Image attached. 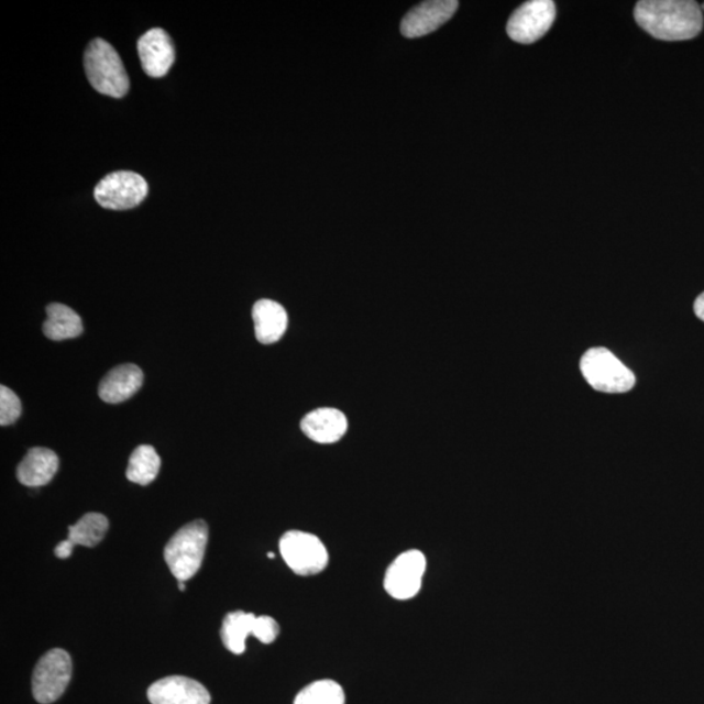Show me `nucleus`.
<instances>
[{
  "instance_id": "1",
  "label": "nucleus",
  "mask_w": 704,
  "mask_h": 704,
  "mask_svg": "<svg viewBox=\"0 0 704 704\" xmlns=\"http://www.w3.org/2000/svg\"><path fill=\"white\" fill-rule=\"evenodd\" d=\"M634 15L642 30L663 41L692 40L703 28V11L693 0H644Z\"/></svg>"
},
{
  "instance_id": "2",
  "label": "nucleus",
  "mask_w": 704,
  "mask_h": 704,
  "mask_svg": "<svg viewBox=\"0 0 704 704\" xmlns=\"http://www.w3.org/2000/svg\"><path fill=\"white\" fill-rule=\"evenodd\" d=\"M84 66L91 87L98 94L114 98H122L129 94V75L121 56L109 42L101 38L91 41L84 55Z\"/></svg>"
},
{
  "instance_id": "3",
  "label": "nucleus",
  "mask_w": 704,
  "mask_h": 704,
  "mask_svg": "<svg viewBox=\"0 0 704 704\" xmlns=\"http://www.w3.org/2000/svg\"><path fill=\"white\" fill-rule=\"evenodd\" d=\"M209 530L204 520L182 527L165 548V561L176 580L186 582L199 572L208 544Z\"/></svg>"
},
{
  "instance_id": "4",
  "label": "nucleus",
  "mask_w": 704,
  "mask_h": 704,
  "mask_svg": "<svg viewBox=\"0 0 704 704\" xmlns=\"http://www.w3.org/2000/svg\"><path fill=\"white\" fill-rule=\"evenodd\" d=\"M581 371L597 392L626 393L636 385V375L607 349H590L581 359Z\"/></svg>"
},
{
  "instance_id": "5",
  "label": "nucleus",
  "mask_w": 704,
  "mask_h": 704,
  "mask_svg": "<svg viewBox=\"0 0 704 704\" xmlns=\"http://www.w3.org/2000/svg\"><path fill=\"white\" fill-rule=\"evenodd\" d=\"M279 552L286 565L300 576L320 574L329 565L328 548L314 534L287 531L279 540Z\"/></svg>"
},
{
  "instance_id": "6",
  "label": "nucleus",
  "mask_w": 704,
  "mask_h": 704,
  "mask_svg": "<svg viewBox=\"0 0 704 704\" xmlns=\"http://www.w3.org/2000/svg\"><path fill=\"white\" fill-rule=\"evenodd\" d=\"M253 636L264 645H271L279 636V625L271 616H255L243 610L231 612L223 619L221 638L223 646L235 654L244 653L246 638Z\"/></svg>"
},
{
  "instance_id": "7",
  "label": "nucleus",
  "mask_w": 704,
  "mask_h": 704,
  "mask_svg": "<svg viewBox=\"0 0 704 704\" xmlns=\"http://www.w3.org/2000/svg\"><path fill=\"white\" fill-rule=\"evenodd\" d=\"M73 675V660L61 649L48 651L35 666L32 679L34 700L41 704L58 701Z\"/></svg>"
},
{
  "instance_id": "8",
  "label": "nucleus",
  "mask_w": 704,
  "mask_h": 704,
  "mask_svg": "<svg viewBox=\"0 0 704 704\" xmlns=\"http://www.w3.org/2000/svg\"><path fill=\"white\" fill-rule=\"evenodd\" d=\"M426 572V554L418 549H410L400 553L387 568L384 588L396 601H411L420 593Z\"/></svg>"
},
{
  "instance_id": "9",
  "label": "nucleus",
  "mask_w": 704,
  "mask_h": 704,
  "mask_svg": "<svg viewBox=\"0 0 704 704\" xmlns=\"http://www.w3.org/2000/svg\"><path fill=\"white\" fill-rule=\"evenodd\" d=\"M147 195V183L133 172L106 175L95 189L98 204L106 209L127 210L140 206Z\"/></svg>"
},
{
  "instance_id": "10",
  "label": "nucleus",
  "mask_w": 704,
  "mask_h": 704,
  "mask_svg": "<svg viewBox=\"0 0 704 704\" xmlns=\"http://www.w3.org/2000/svg\"><path fill=\"white\" fill-rule=\"evenodd\" d=\"M556 4L551 0H531L514 11L508 21L509 37L518 44L530 45L551 30Z\"/></svg>"
},
{
  "instance_id": "11",
  "label": "nucleus",
  "mask_w": 704,
  "mask_h": 704,
  "mask_svg": "<svg viewBox=\"0 0 704 704\" xmlns=\"http://www.w3.org/2000/svg\"><path fill=\"white\" fill-rule=\"evenodd\" d=\"M460 3L455 0H433L415 7L403 20L400 32L407 38L422 37L453 18Z\"/></svg>"
},
{
  "instance_id": "12",
  "label": "nucleus",
  "mask_w": 704,
  "mask_h": 704,
  "mask_svg": "<svg viewBox=\"0 0 704 704\" xmlns=\"http://www.w3.org/2000/svg\"><path fill=\"white\" fill-rule=\"evenodd\" d=\"M152 704H210V694L200 682L183 675L162 679L147 690Z\"/></svg>"
},
{
  "instance_id": "13",
  "label": "nucleus",
  "mask_w": 704,
  "mask_h": 704,
  "mask_svg": "<svg viewBox=\"0 0 704 704\" xmlns=\"http://www.w3.org/2000/svg\"><path fill=\"white\" fill-rule=\"evenodd\" d=\"M141 65L151 77L165 76L175 61L174 44L164 30L154 28L139 40L138 44Z\"/></svg>"
},
{
  "instance_id": "14",
  "label": "nucleus",
  "mask_w": 704,
  "mask_h": 704,
  "mask_svg": "<svg viewBox=\"0 0 704 704\" xmlns=\"http://www.w3.org/2000/svg\"><path fill=\"white\" fill-rule=\"evenodd\" d=\"M144 375L135 364H123L111 370L98 387V396L106 404L117 405L135 396L143 386Z\"/></svg>"
},
{
  "instance_id": "15",
  "label": "nucleus",
  "mask_w": 704,
  "mask_h": 704,
  "mask_svg": "<svg viewBox=\"0 0 704 704\" xmlns=\"http://www.w3.org/2000/svg\"><path fill=\"white\" fill-rule=\"evenodd\" d=\"M348 418L336 408H317L301 420V431L317 443H334L346 435Z\"/></svg>"
},
{
  "instance_id": "16",
  "label": "nucleus",
  "mask_w": 704,
  "mask_h": 704,
  "mask_svg": "<svg viewBox=\"0 0 704 704\" xmlns=\"http://www.w3.org/2000/svg\"><path fill=\"white\" fill-rule=\"evenodd\" d=\"M59 458L53 450L33 448L26 453L18 468V479L26 487H42L51 483L58 473Z\"/></svg>"
},
{
  "instance_id": "17",
  "label": "nucleus",
  "mask_w": 704,
  "mask_h": 704,
  "mask_svg": "<svg viewBox=\"0 0 704 704\" xmlns=\"http://www.w3.org/2000/svg\"><path fill=\"white\" fill-rule=\"evenodd\" d=\"M252 319L255 323V336L263 344H273L286 333L288 317L286 309L277 301L270 299L258 300L252 309Z\"/></svg>"
},
{
  "instance_id": "18",
  "label": "nucleus",
  "mask_w": 704,
  "mask_h": 704,
  "mask_svg": "<svg viewBox=\"0 0 704 704\" xmlns=\"http://www.w3.org/2000/svg\"><path fill=\"white\" fill-rule=\"evenodd\" d=\"M44 334L52 341H66L82 334V321L73 308L54 302L46 308Z\"/></svg>"
},
{
  "instance_id": "19",
  "label": "nucleus",
  "mask_w": 704,
  "mask_h": 704,
  "mask_svg": "<svg viewBox=\"0 0 704 704\" xmlns=\"http://www.w3.org/2000/svg\"><path fill=\"white\" fill-rule=\"evenodd\" d=\"M161 469V458L151 446H140L130 457L127 479L139 485H147L156 481Z\"/></svg>"
},
{
  "instance_id": "20",
  "label": "nucleus",
  "mask_w": 704,
  "mask_h": 704,
  "mask_svg": "<svg viewBox=\"0 0 704 704\" xmlns=\"http://www.w3.org/2000/svg\"><path fill=\"white\" fill-rule=\"evenodd\" d=\"M109 530V520L100 513H88L68 528V539L75 546L96 547Z\"/></svg>"
},
{
  "instance_id": "21",
  "label": "nucleus",
  "mask_w": 704,
  "mask_h": 704,
  "mask_svg": "<svg viewBox=\"0 0 704 704\" xmlns=\"http://www.w3.org/2000/svg\"><path fill=\"white\" fill-rule=\"evenodd\" d=\"M343 689L333 680H320L309 684L295 698L294 704H344Z\"/></svg>"
},
{
  "instance_id": "22",
  "label": "nucleus",
  "mask_w": 704,
  "mask_h": 704,
  "mask_svg": "<svg viewBox=\"0 0 704 704\" xmlns=\"http://www.w3.org/2000/svg\"><path fill=\"white\" fill-rule=\"evenodd\" d=\"M21 403L10 387L0 386V426H11L21 415Z\"/></svg>"
},
{
  "instance_id": "23",
  "label": "nucleus",
  "mask_w": 704,
  "mask_h": 704,
  "mask_svg": "<svg viewBox=\"0 0 704 704\" xmlns=\"http://www.w3.org/2000/svg\"><path fill=\"white\" fill-rule=\"evenodd\" d=\"M75 544L69 539L63 540L62 543L55 548V556L61 560L69 559L73 556Z\"/></svg>"
},
{
  "instance_id": "24",
  "label": "nucleus",
  "mask_w": 704,
  "mask_h": 704,
  "mask_svg": "<svg viewBox=\"0 0 704 704\" xmlns=\"http://www.w3.org/2000/svg\"><path fill=\"white\" fill-rule=\"evenodd\" d=\"M694 312L704 322V293L694 302Z\"/></svg>"
},
{
  "instance_id": "25",
  "label": "nucleus",
  "mask_w": 704,
  "mask_h": 704,
  "mask_svg": "<svg viewBox=\"0 0 704 704\" xmlns=\"http://www.w3.org/2000/svg\"><path fill=\"white\" fill-rule=\"evenodd\" d=\"M178 587L180 591H186V582L179 581L178 582Z\"/></svg>"
},
{
  "instance_id": "26",
  "label": "nucleus",
  "mask_w": 704,
  "mask_h": 704,
  "mask_svg": "<svg viewBox=\"0 0 704 704\" xmlns=\"http://www.w3.org/2000/svg\"><path fill=\"white\" fill-rule=\"evenodd\" d=\"M267 556H270L271 559H274V554L273 553H270Z\"/></svg>"
},
{
  "instance_id": "27",
  "label": "nucleus",
  "mask_w": 704,
  "mask_h": 704,
  "mask_svg": "<svg viewBox=\"0 0 704 704\" xmlns=\"http://www.w3.org/2000/svg\"><path fill=\"white\" fill-rule=\"evenodd\" d=\"M702 11L704 10V3L701 6Z\"/></svg>"
}]
</instances>
